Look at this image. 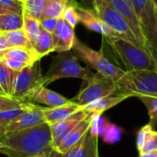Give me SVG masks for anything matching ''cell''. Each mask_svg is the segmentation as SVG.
<instances>
[{
	"instance_id": "26",
	"label": "cell",
	"mask_w": 157,
	"mask_h": 157,
	"mask_svg": "<svg viewBox=\"0 0 157 157\" xmlns=\"http://www.w3.org/2000/svg\"><path fill=\"white\" fill-rule=\"evenodd\" d=\"M23 17H24V26L23 29L25 30V33L29 40L31 45L36 42L38 40L40 34V20L31 17L26 12H23Z\"/></svg>"
},
{
	"instance_id": "31",
	"label": "cell",
	"mask_w": 157,
	"mask_h": 157,
	"mask_svg": "<svg viewBox=\"0 0 157 157\" xmlns=\"http://www.w3.org/2000/svg\"><path fill=\"white\" fill-rule=\"evenodd\" d=\"M30 104H31L30 102H27L21 108L14 109H9V110H5V111H1L0 112V125L6 126L9 123H11L19 115H21L30 106Z\"/></svg>"
},
{
	"instance_id": "29",
	"label": "cell",
	"mask_w": 157,
	"mask_h": 157,
	"mask_svg": "<svg viewBox=\"0 0 157 157\" xmlns=\"http://www.w3.org/2000/svg\"><path fill=\"white\" fill-rule=\"evenodd\" d=\"M47 0H27L24 2V11L31 17L40 20L46 6Z\"/></svg>"
},
{
	"instance_id": "41",
	"label": "cell",
	"mask_w": 157,
	"mask_h": 157,
	"mask_svg": "<svg viewBox=\"0 0 157 157\" xmlns=\"http://www.w3.org/2000/svg\"><path fill=\"white\" fill-rule=\"evenodd\" d=\"M6 135V126L0 125V139Z\"/></svg>"
},
{
	"instance_id": "11",
	"label": "cell",
	"mask_w": 157,
	"mask_h": 157,
	"mask_svg": "<svg viewBox=\"0 0 157 157\" xmlns=\"http://www.w3.org/2000/svg\"><path fill=\"white\" fill-rule=\"evenodd\" d=\"M43 122H45L44 108L38 107L31 103L30 106L21 115L6 126V134L24 129H29Z\"/></svg>"
},
{
	"instance_id": "30",
	"label": "cell",
	"mask_w": 157,
	"mask_h": 157,
	"mask_svg": "<svg viewBox=\"0 0 157 157\" xmlns=\"http://www.w3.org/2000/svg\"><path fill=\"white\" fill-rule=\"evenodd\" d=\"M139 98L147 108L149 115V124L155 128L157 124V96H138Z\"/></svg>"
},
{
	"instance_id": "25",
	"label": "cell",
	"mask_w": 157,
	"mask_h": 157,
	"mask_svg": "<svg viewBox=\"0 0 157 157\" xmlns=\"http://www.w3.org/2000/svg\"><path fill=\"white\" fill-rule=\"evenodd\" d=\"M32 48L40 58L49 54L52 52H54L52 34L41 28L40 34L36 42L32 44Z\"/></svg>"
},
{
	"instance_id": "40",
	"label": "cell",
	"mask_w": 157,
	"mask_h": 157,
	"mask_svg": "<svg viewBox=\"0 0 157 157\" xmlns=\"http://www.w3.org/2000/svg\"><path fill=\"white\" fill-rule=\"evenodd\" d=\"M52 150V149L47 150V151H45V152H43V153H41V154H40V155H35V156H32V157H48Z\"/></svg>"
},
{
	"instance_id": "33",
	"label": "cell",
	"mask_w": 157,
	"mask_h": 157,
	"mask_svg": "<svg viewBox=\"0 0 157 157\" xmlns=\"http://www.w3.org/2000/svg\"><path fill=\"white\" fill-rule=\"evenodd\" d=\"M27 102L24 100L17 99L6 95L0 94V112L23 107Z\"/></svg>"
},
{
	"instance_id": "20",
	"label": "cell",
	"mask_w": 157,
	"mask_h": 157,
	"mask_svg": "<svg viewBox=\"0 0 157 157\" xmlns=\"http://www.w3.org/2000/svg\"><path fill=\"white\" fill-rule=\"evenodd\" d=\"M137 149L140 155L157 152V132L147 124L141 128L137 134Z\"/></svg>"
},
{
	"instance_id": "45",
	"label": "cell",
	"mask_w": 157,
	"mask_h": 157,
	"mask_svg": "<svg viewBox=\"0 0 157 157\" xmlns=\"http://www.w3.org/2000/svg\"><path fill=\"white\" fill-rule=\"evenodd\" d=\"M4 12H5V11H3V10H1V9H0V16H1V14H3Z\"/></svg>"
},
{
	"instance_id": "37",
	"label": "cell",
	"mask_w": 157,
	"mask_h": 157,
	"mask_svg": "<svg viewBox=\"0 0 157 157\" xmlns=\"http://www.w3.org/2000/svg\"><path fill=\"white\" fill-rule=\"evenodd\" d=\"M2 61L12 70L17 71V72H20L22 69H24L25 67L29 66L28 64L21 63V62H17V61H14V60H10V59H2Z\"/></svg>"
},
{
	"instance_id": "32",
	"label": "cell",
	"mask_w": 157,
	"mask_h": 157,
	"mask_svg": "<svg viewBox=\"0 0 157 157\" xmlns=\"http://www.w3.org/2000/svg\"><path fill=\"white\" fill-rule=\"evenodd\" d=\"M76 6H77V4H75V2L72 4H69L65 7L64 11L63 13V16H62V17L74 29L80 22L78 12L76 10Z\"/></svg>"
},
{
	"instance_id": "27",
	"label": "cell",
	"mask_w": 157,
	"mask_h": 157,
	"mask_svg": "<svg viewBox=\"0 0 157 157\" xmlns=\"http://www.w3.org/2000/svg\"><path fill=\"white\" fill-rule=\"evenodd\" d=\"M1 33L5 36V38L6 39V40L9 43L11 48L24 47V48L33 49L29 40L28 39V37L25 33L24 29L11 30V31H6V32H1Z\"/></svg>"
},
{
	"instance_id": "9",
	"label": "cell",
	"mask_w": 157,
	"mask_h": 157,
	"mask_svg": "<svg viewBox=\"0 0 157 157\" xmlns=\"http://www.w3.org/2000/svg\"><path fill=\"white\" fill-rule=\"evenodd\" d=\"M107 1L110 5V6L126 20V22L130 25L131 29H132L138 40L141 42L144 48L149 52L145 38L142 30L140 19L131 1L130 0H107Z\"/></svg>"
},
{
	"instance_id": "35",
	"label": "cell",
	"mask_w": 157,
	"mask_h": 157,
	"mask_svg": "<svg viewBox=\"0 0 157 157\" xmlns=\"http://www.w3.org/2000/svg\"><path fill=\"white\" fill-rule=\"evenodd\" d=\"M60 18H57V17L42 18V19H40V26H41V28L43 29H45L46 31L52 34V32L54 31V29H56V27L58 25V22H59Z\"/></svg>"
},
{
	"instance_id": "15",
	"label": "cell",
	"mask_w": 157,
	"mask_h": 157,
	"mask_svg": "<svg viewBox=\"0 0 157 157\" xmlns=\"http://www.w3.org/2000/svg\"><path fill=\"white\" fill-rule=\"evenodd\" d=\"M65 157H99L98 136L90 130L66 154Z\"/></svg>"
},
{
	"instance_id": "14",
	"label": "cell",
	"mask_w": 157,
	"mask_h": 157,
	"mask_svg": "<svg viewBox=\"0 0 157 157\" xmlns=\"http://www.w3.org/2000/svg\"><path fill=\"white\" fill-rule=\"evenodd\" d=\"M52 39L54 52H63L71 51L76 39L75 35V29L72 28L63 17H61L56 29L52 32Z\"/></svg>"
},
{
	"instance_id": "39",
	"label": "cell",
	"mask_w": 157,
	"mask_h": 157,
	"mask_svg": "<svg viewBox=\"0 0 157 157\" xmlns=\"http://www.w3.org/2000/svg\"><path fill=\"white\" fill-rule=\"evenodd\" d=\"M48 157H65V156H64V155H63V154H61L60 152L56 151L55 149H52V150L51 151V153H50V155H49V156Z\"/></svg>"
},
{
	"instance_id": "8",
	"label": "cell",
	"mask_w": 157,
	"mask_h": 157,
	"mask_svg": "<svg viewBox=\"0 0 157 157\" xmlns=\"http://www.w3.org/2000/svg\"><path fill=\"white\" fill-rule=\"evenodd\" d=\"M42 76L43 75L40 73V61L22 69L17 75L12 98L25 101V98L33 89L41 86L40 81Z\"/></svg>"
},
{
	"instance_id": "47",
	"label": "cell",
	"mask_w": 157,
	"mask_h": 157,
	"mask_svg": "<svg viewBox=\"0 0 157 157\" xmlns=\"http://www.w3.org/2000/svg\"><path fill=\"white\" fill-rule=\"evenodd\" d=\"M155 62H156V64H157V59H155Z\"/></svg>"
},
{
	"instance_id": "23",
	"label": "cell",
	"mask_w": 157,
	"mask_h": 157,
	"mask_svg": "<svg viewBox=\"0 0 157 157\" xmlns=\"http://www.w3.org/2000/svg\"><path fill=\"white\" fill-rule=\"evenodd\" d=\"M17 74L18 72L10 69L0 60V87L5 95L12 97Z\"/></svg>"
},
{
	"instance_id": "4",
	"label": "cell",
	"mask_w": 157,
	"mask_h": 157,
	"mask_svg": "<svg viewBox=\"0 0 157 157\" xmlns=\"http://www.w3.org/2000/svg\"><path fill=\"white\" fill-rule=\"evenodd\" d=\"M73 50L76 54V57L86 63L88 67L96 70L98 74L113 79L116 83L126 74L125 70L115 65L108 59L103 50L99 52L95 51L83 43L77 38L75 40Z\"/></svg>"
},
{
	"instance_id": "6",
	"label": "cell",
	"mask_w": 157,
	"mask_h": 157,
	"mask_svg": "<svg viewBox=\"0 0 157 157\" xmlns=\"http://www.w3.org/2000/svg\"><path fill=\"white\" fill-rule=\"evenodd\" d=\"M86 86L71 101L82 108L102 98L112 96L120 93L117 83L101 74H95L94 76L87 82Z\"/></svg>"
},
{
	"instance_id": "7",
	"label": "cell",
	"mask_w": 157,
	"mask_h": 157,
	"mask_svg": "<svg viewBox=\"0 0 157 157\" xmlns=\"http://www.w3.org/2000/svg\"><path fill=\"white\" fill-rule=\"evenodd\" d=\"M92 3H93V10L95 11V13L105 23H107L114 30V32L119 35V37L125 39L128 41L133 43L134 45L144 49V46L136 38L130 25L120 14H118L110 6V5L108 3L107 0H92Z\"/></svg>"
},
{
	"instance_id": "44",
	"label": "cell",
	"mask_w": 157,
	"mask_h": 157,
	"mask_svg": "<svg viewBox=\"0 0 157 157\" xmlns=\"http://www.w3.org/2000/svg\"><path fill=\"white\" fill-rule=\"evenodd\" d=\"M0 94H1V95H5V94H4V92H3V90L1 89V87H0Z\"/></svg>"
},
{
	"instance_id": "1",
	"label": "cell",
	"mask_w": 157,
	"mask_h": 157,
	"mask_svg": "<svg viewBox=\"0 0 157 157\" xmlns=\"http://www.w3.org/2000/svg\"><path fill=\"white\" fill-rule=\"evenodd\" d=\"M50 125H40L13 132L0 139V154L8 157H32L52 149Z\"/></svg>"
},
{
	"instance_id": "13",
	"label": "cell",
	"mask_w": 157,
	"mask_h": 157,
	"mask_svg": "<svg viewBox=\"0 0 157 157\" xmlns=\"http://www.w3.org/2000/svg\"><path fill=\"white\" fill-rule=\"evenodd\" d=\"M76 10L78 12L80 22L89 30L100 33L103 37L109 39L119 37V35L115 33L114 30L107 23H105L94 10L86 9L79 6H76Z\"/></svg>"
},
{
	"instance_id": "16",
	"label": "cell",
	"mask_w": 157,
	"mask_h": 157,
	"mask_svg": "<svg viewBox=\"0 0 157 157\" xmlns=\"http://www.w3.org/2000/svg\"><path fill=\"white\" fill-rule=\"evenodd\" d=\"M26 100H28L29 102L34 101L40 104H43L48 106V108H56L69 104L71 102V100L67 99L62 95L51 89H48L46 86H37L35 89H33L25 98V101Z\"/></svg>"
},
{
	"instance_id": "43",
	"label": "cell",
	"mask_w": 157,
	"mask_h": 157,
	"mask_svg": "<svg viewBox=\"0 0 157 157\" xmlns=\"http://www.w3.org/2000/svg\"><path fill=\"white\" fill-rule=\"evenodd\" d=\"M152 2V4L155 6V8L157 9V0H150Z\"/></svg>"
},
{
	"instance_id": "42",
	"label": "cell",
	"mask_w": 157,
	"mask_h": 157,
	"mask_svg": "<svg viewBox=\"0 0 157 157\" xmlns=\"http://www.w3.org/2000/svg\"><path fill=\"white\" fill-rule=\"evenodd\" d=\"M139 157H157V152L152 153V154H147V155H140Z\"/></svg>"
},
{
	"instance_id": "28",
	"label": "cell",
	"mask_w": 157,
	"mask_h": 157,
	"mask_svg": "<svg viewBox=\"0 0 157 157\" xmlns=\"http://www.w3.org/2000/svg\"><path fill=\"white\" fill-rule=\"evenodd\" d=\"M74 2V0H47L41 19L47 17H62L65 7Z\"/></svg>"
},
{
	"instance_id": "3",
	"label": "cell",
	"mask_w": 157,
	"mask_h": 157,
	"mask_svg": "<svg viewBox=\"0 0 157 157\" xmlns=\"http://www.w3.org/2000/svg\"><path fill=\"white\" fill-rule=\"evenodd\" d=\"M92 73L88 68L82 67L77 60V57L74 55L71 51L58 52L53 57L51 66L45 75L41 78V86H46L61 78H80L85 82L89 81L93 76Z\"/></svg>"
},
{
	"instance_id": "24",
	"label": "cell",
	"mask_w": 157,
	"mask_h": 157,
	"mask_svg": "<svg viewBox=\"0 0 157 157\" xmlns=\"http://www.w3.org/2000/svg\"><path fill=\"white\" fill-rule=\"evenodd\" d=\"M24 17L23 14L4 12L0 16V32L11 31L23 29Z\"/></svg>"
},
{
	"instance_id": "21",
	"label": "cell",
	"mask_w": 157,
	"mask_h": 157,
	"mask_svg": "<svg viewBox=\"0 0 157 157\" xmlns=\"http://www.w3.org/2000/svg\"><path fill=\"white\" fill-rule=\"evenodd\" d=\"M80 109H82V107L72 101L69 104L56 108H44V121L51 125L69 118Z\"/></svg>"
},
{
	"instance_id": "36",
	"label": "cell",
	"mask_w": 157,
	"mask_h": 157,
	"mask_svg": "<svg viewBox=\"0 0 157 157\" xmlns=\"http://www.w3.org/2000/svg\"><path fill=\"white\" fill-rule=\"evenodd\" d=\"M130 1L133 6L139 19H141L145 12V9H146L150 0H130Z\"/></svg>"
},
{
	"instance_id": "22",
	"label": "cell",
	"mask_w": 157,
	"mask_h": 157,
	"mask_svg": "<svg viewBox=\"0 0 157 157\" xmlns=\"http://www.w3.org/2000/svg\"><path fill=\"white\" fill-rule=\"evenodd\" d=\"M2 59H10L30 65L40 61L41 58L36 53V52L33 49L24 47H14L6 50L0 60Z\"/></svg>"
},
{
	"instance_id": "10",
	"label": "cell",
	"mask_w": 157,
	"mask_h": 157,
	"mask_svg": "<svg viewBox=\"0 0 157 157\" xmlns=\"http://www.w3.org/2000/svg\"><path fill=\"white\" fill-rule=\"evenodd\" d=\"M140 23L149 52L155 60L157 59V9L151 1L140 19Z\"/></svg>"
},
{
	"instance_id": "38",
	"label": "cell",
	"mask_w": 157,
	"mask_h": 157,
	"mask_svg": "<svg viewBox=\"0 0 157 157\" xmlns=\"http://www.w3.org/2000/svg\"><path fill=\"white\" fill-rule=\"evenodd\" d=\"M9 48H11V47H10L9 43L7 42L6 39L5 38V36L2 33H0V59L3 57L6 51L8 50Z\"/></svg>"
},
{
	"instance_id": "19",
	"label": "cell",
	"mask_w": 157,
	"mask_h": 157,
	"mask_svg": "<svg viewBox=\"0 0 157 157\" xmlns=\"http://www.w3.org/2000/svg\"><path fill=\"white\" fill-rule=\"evenodd\" d=\"M131 98V96L129 94L118 93V94H115L112 96H109V97L98 99V100L83 107L82 109L91 115L98 116V115H101L104 111L117 106L118 104H120L121 102H122L123 100H125L126 98Z\"/></svg>"
},
{
	"instance_id": "48",
	"label": "cell",
	"mask_w": 157,
	"mask_h": 157,
	"mask_svg": "<svg viewBox=\"0 0 157 157\" xmlns=\"http://www.w3.org/2000/svg\"><path fill=\"white\" fill-rule=\"evenodd\" d=\"M0 33H1V32H0Z\"/></svg>"
},
{
	"instance_id": "2",
	"label": "cell",
	"mask_w": 157,
	"mask_h": 157,
	"mask_svg": "<svg viewBox=\"0 0 157 157\" xmlns=\"http://www.w3.org/2000/svg\"><path fill=\"white\" fill-rule=\"evenodd\" d=\"M103 40L124 65L126 72L137 70L157 71V64L155 58L144 49L138 47L121 37L112 39L103 37Z\"/></svg>"
},
{
	"instance_id": "17",
	"label": "cell",
	"mask_w": 157,
	"mask_h": 157,
	"mask_svg": "<svg viewBox=\"0 0 157 157\" xmlns=\"http://www.w3.org/2000/svg\"><path fill=\"white\" fill-rule=\"evenodd\" d=\"M90 129L91 132L96 133L98 136H101L108 144H114L118 142L121 136V129L109 122L107 120L102 118L101 115L94 116Z\"/></svg>"
},
{
	"instance_id": "12",
	"label": "cell",
	"mask_w": 157,
	"mask_h": 157,
	"mask_svg": "<svg viewBox=\"0 0 157 157\" xmlns=\"http://www.w3.org/2000/svg\"><path fill=\"white\" fill-rule=\"evenodd\" d=\"M89 115L88 112H86V110H84L83 109H80L79 111L74 113L73 115H71L69 118L51 124L50 128H51V132H52V149H56L59 144H61V142L63 140V138L84 119L87 118Z\"/></svg>"
},
{
	"instance_id": "46",
	"label": "cell",
	"mask_w": 157,
	"mask_h": 157,
	"mask_svg": "<svg viewBox=\"0 0 157 157\" xmlns=\"http://www.w3.org/2000/svg\"><path fill=\"white\" fill-rule=\"evenodd\" d=\"M20 1H22V2L24 3V2H25V1H27V0H20Z\"/></svg>"
},
{
	"instance_id": "5",
	"label": "cell",
	"mask_w": 157,
	"mask_h": 157,
	"mask_svg": "<svg viewBox=\"0 0 157 157\" xmlns=\"http://www.w3.org/2000/svg\"><path fill=\"white\" fill-rule=\"evenodd\" d=\"M121 94L131 97L157 96V71L137 70L126 72L125 75L117 82Z\"/></svg>"
},
{
	"instance_id": "34",
	"label": "cell",
	"mask_w": 157,
	"mask_h": 157,
	"mask_svg": "<svg viewBox=\"0 0 157 157\" xmlns=\"http://www.w3.org/2000/svg\"><path fill=\"white\" fill-rule=\"evenodd\" d=\"M0 9L5 12L23 14L24 3L20 0H0Z\"/></svg>"
},
{
	"instance_id": "18",
	"label": "cell",
	"mask_w": 157,
	"mask_h": 157,
	"mask_svg": "<svg viewBox=\"0 0 157 157\" xmlns=\"http://www.w3.org/2000/svg\"><path fill=\"white\" fill-rule=\"evenodd\" d=\"M94 115H89L87 118L81 121L61 142L59 146L55 149L61 154H66L76 143H78L83 136L88 132L93 121Z\"/></svg>"
}]
</instances>
